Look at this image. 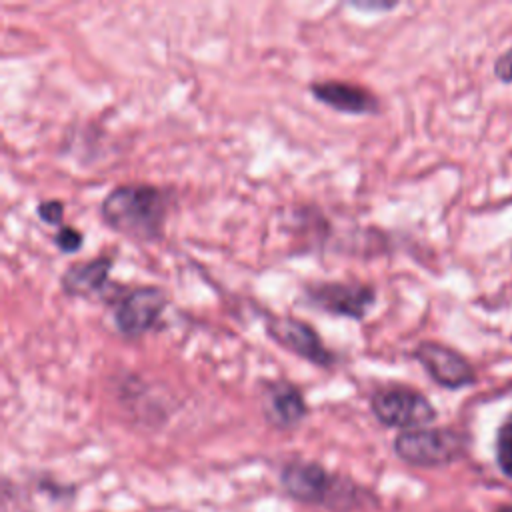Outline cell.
<instances>
[{"label":"cell","mask_w":512,"mask_h":512,"mask_svg":"<svg viewBox=\"0 0 512 512\" xmlns=\"http://www.w3.org/2000/svg\"><path fill=\"white\" fill-rule=\"evenodd\" d=\"M168 196L154 184H120L100 202V218L134 242H156L164 234Z\"/></svg>","instance_id":"6da1fadb"},{"label":"cell","mask_w":512,"mask_h":512,"mask_svg":"<svg viewBox=\"0 0 512 512\" xmlns=\"http://www.w3.org/2000/svg\"><path fill=\"white\" fill-rule=\"evenodd\" d=\"M280 482L292 498L332 510H350L360 494V488L348 478L332 474L324 466L306 460L286 464L280 472Z\"/></svg>","instance_id":"7a4b0ae2"},{"label":"cell","mask_w":512,"mask_h":512,"mask_svg":"<svg viewBox=\"0 0 512 512\" xmlns=\"http://www.w3.org/2000/svg\"><path fill=\"white\" fill-rule=\"evenodd\" d=\"M370 410L380 424L404 430L424 428L436 418V408L430 400L404 384L376 388L370 396Z\"/></svg>","instance_id":"3957f363"},{"label":"cell","mask_w":512,"mask_h":512,"mask_svg":"<svg viewBox=\"0 0 512 512\" xmlns=\"http://www.w3.org/2000/svg\"><path fill=\"white\" fill-rule=\"evenodd\" d=\"M464 436L450 428H416L400 432L394 440V452L412 466H444L464 452Z\"/></svg>","instance_id":"277c9868"},{"label":"cell","mask_w":512,"mask_h":512,"mask_svg":"<svg viewBox=\"0 0 512 512\" xmlns=\"http://www.w3.org/2000/svg\"><path fill=\"white\" fill-rule=\"evenodd\" d=\"M306 302L326 314L364 320L376 302V288L366 282H314L308 284Z\"/></svg>","instance_id":"5b68a950"},{"label":"cell","mask_w":512,"mask_h":512,"mask_svg":"<svg viewBox=\"0 0 512 512\" xmlns=\"http://www.w3.org/2000/svg\"><path fill=\"white\" fill-rule=\"evenodd\" d=\"M168 304V296L160 286H136L122 294L114 304V326L130 340L150 332Z\"/></svg>","instance_id":"8992f818"},{"label":"cell","mask_w":512,"mask_h":512,"mask_svg":"<svg viewBox=\"0 0 512 512\" xmlns=\"http://www.w3.org/2000/svg\"><path fill=\"white\" fill-rule=\"evenodd\" d=\"M266 334L288 352L304 358L318 368H332L336 364L334 352L322 342L320 334L304 320L294 316H268Z\"/></svg>","instance_id":"52a82bcc"},{"label":"cell","mask_w":512,"mask_h":512,"mask_svg":"<svg viewBox=\"0 0 512 512\" xmlns=\"http://www.w3.org/2000/svg\"><path fill=\"white\" fill-rule=\"evenodd\" d=\"M414 358L422 364L428 376L444 388L454 390L474 382V370L470 362L460 352L446 344L424 340L416 346Z\"/></svg>","instance_id":"ba28073f"},{"label":"cell","mask_w":512,"mask_h":512,"mask_svg":"<svg viewBox=\"0 0 512 512\" xmlns=\"http://www.w3.org/2000/svg\"><path fill=\"white\" fill-rule=\"evenodd\" d=\"M260 406L266 422L278 430L296 428L308 414L302 390L288 380H274L264 386Z\"/></svg>","instance_id":"9c48e42d"},{"label":"cell","mask_w":512,"mask_h":512,"mask_svg":"<svg viewBox=\"0 0 512 512\" xmlns=\"http://www.w3.org/2000/svg\"><path fill=\"white\" fill-rule=\"evenodd\" d=\"M312 96L342 114H378L380 100L370 90L356 82L346 80H316L310 84Z\"/></svg>","instance_id":"30bf717a"},{"label":"cell","mask_w":512,"mask_h":512,"mask_svg":"<svg viewBox=\"0 0 512 512\" xmlns=\"http://www.w3.org/2000/svg\"><path fill=\"white\" fill-rule=\"evenodd\" d=\"M114 258L96 256L90 260H80L70 264L60 276V288L64 294L74 298H86L96 292H102L108 284Z\"/></svg>","instance_id":"8fae6325"},{"label":"cell","mask_w":512,"mask_h":512,"mask_svg":"<svg viewBox=\"0 0 512 512\" xmlns=\"http://www.w3.org/2000/svg\"><path fill=\"white\" fill-rule=\"evenodd\" d=\"M496 450H498L500 468L504 470V474L512 478V416H508L506 422L500 426Z\"/></svg>","instance_id":"7c38bea8"},{"label":"cell","mask_w":512,"mask_h":512,"mask_svg":"<svg viewBox=\"0 0 512 512\" xmlns=\"http://www.w3.org/2000/svg\"><path fill=\"white\" fill-rule=\"evenodd\" d=\"M54 246L62 252V254H74L82 248V242H84V236L80 230H76L74 226H60L58 232L54 234L52 238Z\"/></svg>","instance_id":"4fadbf2b"},{"label":"cell","mask_w":512,"mask_h":512,"mask_svg":"<svg viewBox=\"0 0 512 512\" xmlns=\"http://www.w3.org/2000/svg\"><path fill=\"white\" fill-rule=\"evenodd\" d=\"M36 212H38V218L44 222V224H50V226H64L62 220H64V202L58 200V198H48V200H42L38 206H36Z\"/></svg>","instance_id":"5bb4252c"},{"label":"cell","mask_w":512,"mask_h":512,"mask_svg":"<svg viewBox=\"0 0 512 512\" xmlns=\"http://www.w3.org/2000/svg\"><path fill=\"white\" fill-rule=\"evenodd\" d=\"M496 72H498V76L504 78V80H510V78H512V52H508L506 56H502V58L498 60Z\"/></svg>","instance_id":"9a60e30c"},{"label":"cell","mask_w":512,"mask_h":512,"mask_svg":"<svg viewBox=\"0 0 512 512\" xmlns=\"http://www.w3.org/2000/svg\"><path fill=\"white\" fill-rule=\"evenodd\" d=\"M354 8L358 10H392L396 6V2H352Z\"/></svg>","instance_id":"2e32d148"},{"label":"cell","mask_w":512,"mask_h":512,"mask_svg":"<svg viewBox=\"0 0 512 512\" xmlns=\"http://www.w3.org/2000/svg\"><path fill=\"white\" fill-rule=\"evenodd\" d=\"M500 512H512V506H508V508H502Z\"/></svg>","instance_id":"e0dca14e"}]
</instances>
